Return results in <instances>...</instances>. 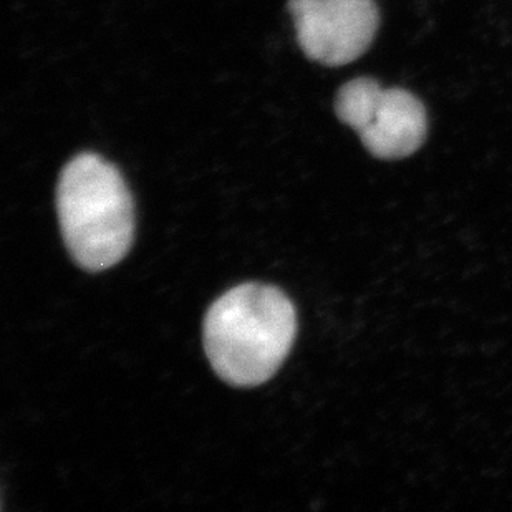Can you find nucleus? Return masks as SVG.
<instances>
[{"mask_svg":"<svg viewBox=\"0 0 512 512\" xmlns=\"http://www.w3.org/2000/svg\"><path fill=\"white\" fill-rule=\"evenodd\" d=\"M297 334V314L277 287L242 284L206 312L203 343L214 373L231 387H259L282 367Z\"/></svg>","mask_w":512,"mask_h":512,"instance_id":"obj_1","label":"nucleus"},{"mask_svg":"<svg viewBox=\"0 0 512 512\" xmlns=\"http://www.w3.org/2000/svg\"><path fill=\"white\" fill-rule=\"evenodd\" d=\"M55 206L63 244L83 271H107L130 251L133 199L120 171L102 156L80 153L63 166Z\"/></svg>","mask_w":512,"mask_h":512,"instance_id":"obj_2","label":"nucleus"},{"mask_svg":"<svg viewBox=\"0 0 512 512\" xmlns=\"http://www.w3.org/2000/svg\"><path fill=\"white\" fill-rule=\"evenodd\" d=\"M340 121L357 131L363 146L380 160L413 155L426 138V110L413 93L382 88L372 78L345 83L335 97Z\"/></svg>","mask_w":512,"mask_h":512,"instance_id":"obj_3","label":"nucleus"},{"mask_svg":"<svg viewBox=\"0 0 512 512\" xmlns=\"http://www.w3.org/2000/svg\"><path fill=\"white\" fill-rule=\"evenodd\" d=\"M289 12L302 52L327 67L362 57L380 24L375 0H289Z\"/></svg>","mask_w":512,"mask_h":512,"instance_id":"obj_4","label":"nucleus"}]
</instances>
